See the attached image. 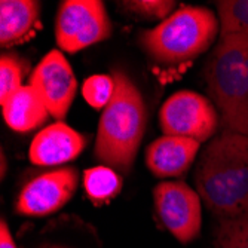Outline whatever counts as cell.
Masks as SVG:
<instances>
[{
    "mask_svg": "<svg viewBox=\"0 0 248 248\" xmlns=\"http://www.w3.org/2000/svg\"><path fill=\"white\" fill-rule=\"evenodd\" d=\"M115 93V79L108 75H93L82 85V95L89 106L104 110Z\"/></svg>",
    "mask_w": 248,
    "mask_h": 248,
    "instance_id": "obj_18",
    "label": "cell"
},
{
    "mask_svg": "<svg viewBox=\"0 0 248 248\" xmlns=\"http://www.w3.org/2000/svg\"><path fill=\"white\" fill-rule=\"evenodd\" d=\"M213 248H248V214L217 218Z\"/></svg>",
    "mask_w": 248,
    "mask_h": 248,
    "instance_id": "obj_16",
    "label": "cell"
},
{
    "mask_svg": "<svg viewBox=\"0 0 248 248\" xmlns=\"http://www.w3.org/2000/svg\"><path fill=\"white\" fill-rule=\"evenodd\" d=\"M111 76L115 93L101 113L94 153L106 167L129 172L146 131L147 108L139 88L122 70H113Z\"/></svg>",
    "mask_w": 248,
    "mask_h": 248,
    "instance_id": "obj_2",
    "label": "cell"
},
{
    "mask_svg": "<svg viewBox=\"0 0 248 248\" xmlns=\"http://www.w3.org/2000/svg\"><path fill=\"white\" fill-rule=\"evenodd\" d=\"M155 208L167 231L182 244L193 242L201 233V196L183 182H162L153 189Z\"/></svg>",
    "mask_w": 248,
    "mask_h": 248,
    "instance_id": "obj_7",
    "label": "cell"
},
{
    "mask_svg": "<svg viewBox=\"0 0 248 248\" xmlns=\"http://www.w3.org/2000/svg\"><path fill=\"white\" fill-rule=\"evenodd\" d=\"M83 187L88 198L95 205H103L118 196L122 189V178L116 170L106 165H98L85 170Z\"/></svg>",
    "mask_w": 248,
    "mask_h": 248,
    "instance_id": "obj_14",
    "label": "cell"
},
{
    "mask_svg": "<svg viewBox=\"0 0 248 248\" xmlns=\"http://www.w3.org/2000/svg\"><path fill=\"white\" fill-rule=\"evenodd\" d=\"M40 3L33 0H2L0 2V43L12 46L24 42L37 24Z\"/></svg>",
    "mask_w": 248,
    "mask_h": 248,
    "instance_id": "obj_13",
    "label": "cell"
},
{
    "mask_svg": "<svg viewBox=\"0 0 248 248\" xmlns=\"http://www.w3.org/2000/svg\"><path fill=\"white\" fill-rule=\"evenodd\" d=\"M111 36V22L100 0H65L55 19L58 46L75 54Z\"/></svg>",
    "mask_w": 248,
    "mask_h": 248,
    "instance_id": "obj_5",
    "label": "cell"
},
{
    "mask_svg": "<svg viewBox=\"0 0 248 248\" xmlns=\"http://www.w3.org/2000/svg\"><path fill=\"white\" fill-rule=\"evenodd\" d=\"M86 146L82 134L62 122L42 129L30 144V161L34 165L52 167L73 161Z\"/></svg>",
    "mask_w": 248,
    "mask_h": 248,
    "instance_id": "obj_10",
    "label": "cell"
},
{
    "mask_svg": "<svg viewBox=\"0 0 248 248\" xmlns=\"http://www.w3.org/2000/svg\"><path fill=\"white\" fill-rule=\"evenodd\" d=\"M5 122L16 132H29L46 122L49 111L33 86H21L3 104Z\"/></svg>",
    "mask_w": 248,
    "mask_h": 248,
    "instance_id": "obj_12",
    "label": "cell"
},
{
    "mask_svg": "<svg viewBox=\"0 0 248 248\" xmlns=\"http://www.w3.org/2000/svg\"><path fill=\"white\" fill-rule=\"evenodd\" d=\"M132 15L146 19H167L172 12L175 2L172 0H129L119 3Z\"/></svg>",
    "mask_w": 248,
    "mask_h": 248,
    "instance_id": "obj_19",
    "label": "cell"
},
{
    "mask_svg": "<svg viewBox=\"0 0 248 248\" xmlns=\"http://www.w3.org/2000/svg\"><path fill=\"white\" fill-rule=\"evenodd\" d=\"M30 86L36 89L55 119L65 118L78 91L72 65L57 49L45 55L36 65L30 76Z\"/></svg>",
    "mask_w": 248,
    "mask_h": 248,
    "instance_id": "obj_8",
    "label": "cell"
},
{
    "mask_svg": "<svg viewBox=\"0 0 248 248\" xmlns=\"http://www.w3.org/2000/svg\"><path fill=\"white\" fill-rule=\"evenodd\" d=\"M208 94L223 129L248 135V39L223 36L205 65Z\"/></svg>",
    "mask_w": 248,
    "mask_h": 248,
    "instance_id": "obj_4",
    "label": "cell"
},
{
    "mask_svg": "<svg viewBox=\"0 0 248 248\" xmlns=\"http://www.w3.org/2000/svg\"><path fill=\"white\" fill-rule=\"evenodd\" d=\"M0 248H16L6 220L0 221Z\"/></svg>",
    "mask_w": 248,
    "mask_h": 248,
    "instance_id": "obj_20",
    "label": "cell"
},
{
    "mask_svg": "<svg viewBox=\"0 0 248 248\" xmlns=\"http://www.w3.org/2000/svg\"><path fill=\"white\" fill-rule=\"evenodd\" d=\"M195 186L217 218L248 214V135L221 129L201 153Z\"/></svg>",
    "mask_w": 248,
    "mask_h": 248,
    "instance_id": "obj_1",
    "label": "cell"
},
{
    "mask_svg": "<svg viewBox=\"0 0 248 248\" xmlns=\"http://www.w3.org/2000/svg\"><path fill=\"white\" fill-rule=\"evenodd\" d=\"M218 31L216 14L202 6H182L159 26L139 33V45L159 65L185 64L210 49Z\"/></svg>",
    "mask_w": 248,
    "mask_h": 248,
    "instance_id": "obj_3",
    "label": "cell"
},
{
    "mask_svg": "<svg viewBox=\"0 0 248 248\" xmlns=\"http://www.w3.org/2000/svg\"><path fill=\"white\" fill-rule=\"evenodd\" d=\"M29 70V62L15 54H2L0 57V104H3L15 91L22 86Z\"/></svg>",
    "mask_w": 248,
    "mask_h": 248,
    "instance_id": "obj_17",
    "label": "cell"
},
{
    "mask_svg": "<svg viewBox=\"0 0 248 248\" xmlns=\"http://www.w3.org/2000/svg\"><path fill=\"white\" fill-rule=\"evenodd\" d=\"M159 124L165 135H177L202 143L214 137L218 126V113L207 97L193 91H178L162 104Z\"/></svg>",
    "mask_w": 248,
    "mask_h": 248,
    "instance_id": "obj_6",
    "label": "cell"
},
{
    "mask_svg": "<svg viewBox=\"0 0 248 248\" xmlns=\"http://www.w3.org/2000/svg\"><path fill=\"white\" fill-rule=\"evenodd\" d=\"M220 16V37L242 36L248 39V0L216 2Z\"/></svg>",
    "mask_w": 248,
    "mask_h": 248,
    "instance_id": "obj_15",
    "label": "cell"
},
{
    "mask_svg": "<svg viewBox=\"0 0 248 248\" xmlns=\"http://www.w3.org/2000/svg\"><path fill=\"white\" fill-rule=\"evenodd\" d=\"M195 140L177 135H164L146 150L147 168L156 177H177L186 172L199 152Z\"/></svg>",
    "mask_w": 248,
    "mask_h": 248,
    "instance_id": "obj_11",
    "label": "cell"
},
{
    "mask_svg": "<svg viewBox=\"0 0 248 248\" xmlns=\"http://www.w3.org/2000/svg\"><path fill=\"white\" fill-rule=\"evenodd\" d=\"M5 162H6V161H5V155L2 153V177H3V175H5V172H6V168H5Z\"/></svg>",
    "mask_w": 248,
    "mask_h": 248,
    "instance_id": "obj_21",
    "label": "cell"
},
{
    "mask_svg": "<svg viewBox=\"0 0 248 248\" xmlns=\"http://www.w3.org/2000/svg\"><path fill=\"white\" fill-rule=\"evenodd\" d=\"M78 182L75 168H60L34 177L19 192L16 213L42 217L61 210L73 198Z\"/></svg>",
    "mask_w": 248,
    "mask_h": 248,
    "instance_id": "obj_9",
    "label": "cell"
}]
</instances>
